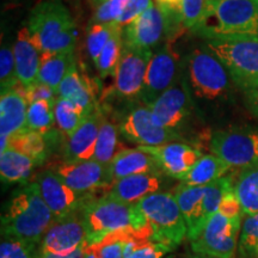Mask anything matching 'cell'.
<instances>
[{"instance_id": "6da1fadb", "label": "cell", "mask_w": 258, "mask_h": 258, "mask_svg": "<svg viewBox=\"0 0 258 258\" xmlns=\"http://www.w3.org/2000/svg\"><path fill=\"white\" fill-rule=\"evenodd\" d=\"M56 221L35 182L25 183L12 194L2 217V235L40 245Z\"/></svg>"}, {"instance_id": "7a4b0ae2", "label": "cell", "mask_w": 258, "mask_h": 258, "mask_svg": "<svg viewBox=\"0 0 258 258\" xmlns=\"http://www.w3.org/2000/svg\"><path fill=\"white\" fill-rule=\"evenodd\" d=\"M86 230V244L92 245L120 231H132L140 239H151L152 230L143 212L135 205H128L104 195L91 199L80 211Z\"/></svg>"}, {"instance_id": "3957f363", "label": "cell", "mask_w": 258, "mask_h": 258, "mask_svg": "<svg viewBox=\"0 0 258 258\" xmlns=\"http://www.w3.org/2000/svg\"><path fill=\"white\" fill-rule=\"evenodd\" d=\"M34 44L43 53L74 51L77 29L61 0H43L31 10L27 25Z\"/></svg>"}, {"instance_id": "277c9868", "label": "cell", "mask_w": 258, "mask_h": 258, "mask_svg": "<svg viewBox=\"0 0 258 258\" xmlns=\"http://www.w3.org/2000/svg\"><path fill=\"white\" fill-rule=\"evenodd\" d=\"M195 32L207 40H258V0H209L207 18Z\"/></svg>"}, {"instance_id": "5b68a950", "label": "cell", "mask_w": 258, "mask_h": 258, "mask_svg": "<svg viewBox=\"0 0 258 258\" xmlns=\"http://www.w3.org/2000/svg\"><path fill=\"white\" fill-rule=\"evenodd\" d=\"M137 206L152 230L151 239L176 250L186 238V225L173 192L159 191L147 196Z\"/></svg>"}, {"instance_id": "8992f818", "label": "cell", "mask_w": 258, "mask_h": 258, "mask_svg": "<svg viewBox=\"0 0 258 258\" xmlns=\"http://www.w3.org/2000/svg\"><path fill=\"white\" fill-rule=\"evenodd\" d=\"M206 47L221 61L233 82L244 91L258 88V40L215 38Z\"/></svg>"}, {"instance_id": "52a82bcc", "label": "cell", "mask_w": 258, "mask_h": 258, "mask_svg": "<svg viewBox=\"0 0 258 258\" xmlns=\"http://www.w3.org/2000/svg\"><path fill=\"white\" fill-rule=\"evenodd\" d=\"M243 214H230L221 209L215 213L196 240L191 241L195 253L209 258H232L239 243Z\"/></svg>"}, {"instance_id": "ba28073f", "label": "cell", "mask_w": 258, "mask_h": 258, "mask_svg": "<svg viewBox=\"0 0 258 258\" xmlns=\"http://www.w3.org/2000/svg\"><path fill=\"white\" fill-rule=\"evenodd\" d=\"M227 70L207 47H200L190 53L188 77L194 95L214 101L224 96L230 86Z\"/></svg>"}, {"instance_id": "9c48e42d", "label": "cell", "mask_w": 258, "mask_h": 258, "mask_svg": "<svg viewBox=\"0 0 258 258\" xmlns=\"http://www.w3.org/2000/svg\"><path fill=\"white\" fill-rule=\"evenodd\" d=\"M211 152L231 169L245 170L258 165V131L233 128L214 132L209 143Z\"/></svg>"}, {"instance_id": "30bf717a", "label": "cell", "mask_w": 258, "mask_h": 258, "mask_svg": "<svg viewBox=\"0 0 258 258\" xmlns=\"http://www.w3.org/2000/svg\"><path fill=\"white\" fill-rule=\"evenodd\" d=\"M118 131L125 140L139 146H159L177 143L182 135L176 131L159 127L154 123L147 105H138L132 109L121 120Z\"/></svg>"}, {"instance_id": "8fae6325", "label": "cell", "mask_w": 258, "mask_h": 258, "mask_svg": "<svg viewBox=\"0 0 258 258\" xmlns=\"http://www.w3.org/2000/svg\"><path fill=\"white\" fill-rule=\"evenodd\" d=\"M34 182L56 220L79 213L92 199L91 195H82L71 189L53 170L38 173Z\"/></svg>"}, {"instance_id": "7c38bea8", "label": "cell", "mask_w": 258, "mask_h": 258, "mask_svg": "<svg viewBox=\"0 0 258 258\" xmlns=\"http://www.w3.org/2000/svg\"><path fill=\"white\" fill-rule=\"evenodd\" d=\"M169 36V17L154 2L122 31L124 46L145 49H152Z\"/></svg>"}, {"instance_id": "4fadbf2b", "label": "cell", "mask_w": 258, "mask_h": 258, "mask_svg": "<svg viewBox=\"0 0 258 258\" xmlns=\"http://www.w3.org/2000/svg\"><path fill=\"white\" fill-rule=\"evenodd\" d=\"M76 192L91 195L92 191L102 188H110L112 180L108 166L96 160L66 161L51 169Z\"/></svg>"}, {"instance_id": "5bb4252c", "label": "cell", "mask_w": 258, "mask_h": 258, "mask_svg": "<svg viewBox=\"0 0 258 258\" xmlns=\"http://www.w3.org/2000/svg\"><path fill=\"white\" fill-rule=\"evenodd\" d=\"M152 55V49L127 47L123 44L114 76L115 89L118 95L125 98L140 96Z\"/></svg>"}, {"instance_id": "9a60e30c", "label": "cell", "mask_w": 258, "mask_h": 258, "mask_svg": "<svg viewBox=\"0 0 258 258\" xmlns=\"http://www.w3.org/2000/svg\"><path fill=\"white\" fill-rule=\"evenodd\" d=\"M190 105L191 103L185 84L176 82L147 108L157 125L177 132L189 118L191 111Z\"/></svg>"}, {"instance_id": "2e32d148", "label": "cell", "mask_w": 258, "mask_h": 258, "mask_svg": "<svg viewBox=\"0 0 258 258\" xmlns=\"http://www.w3.org/2000/svg\"><path fill=\"white\" fill-rule=\"evenodd\" d=\"M177 76V60L170 46L154 51L145 76L140 101L150 105L175 84Z\"/></svg>"}, {"instance_id": "e0dca14e", "label": "cell", "mask_w": 258, "mask_h": 258, "mask_svg": "<svg viewBox=\"0 0 258 258\" xmlns=\"http://www.w3.org/2000/svg\"><path fill=\"white\" fill-rule=\"evenodd\" d=\"M85 244L86 230L79 212L54 222L44 234L40 250L59 256H69Z\"/></svg>"}, {"instance_id": "ac0fdd59", "label": "cell", "mask_w": 258, "mask_h": 258, "mask_svg": "<svg viewBox=\"0 0 258 258\" xmlns=\"http://www.w3.org/2000/svg\"><path fill=\"white\" fill-rule=\"evenodd\" d=\"M156 159L161 172L182 180L203 154L198 148L184 143H170L159 146H139Z\"/></svg>"}, {"instance_id": "d6986e66", "label": "cell", "mask_w": 258, "mask_h": 258, "mask_svg": "<svg viewBox=\"0 0 258 258\" xmlns=\"http://www.w3.org/2000/svg\"><path fill=\"white\" fill-rule=\"evenodd\" d=\"M23 85L18 83L14 90L0 97V139L2 151L9 146V140L27 129L28 102L22 93Z\"/></svg>"}, {"instance_id": "ffe728a7", "label": "cell", "mask_w": 258, "mask_h": 258, "mask_svg": "<svg viewBox=\"0 0 258 258\" xmlns=\"http://www.w3.org/2000/svg\"><path fill=\"white\" fill-rule=\"evenodd\" d=\"M163 172H147L116 180L105 196L128 205H135L152 194L159 192L164 184Z\"/></svg>"}, {"instance_id": "44dd1931", "label": "cell", "mask_w": 258, "mask_h": 258, "mask_svg": "<svg viewBox=\"0 0 258 258\" xmlns=\"http://www.w3.org/2000/svg\"><path fill=\"white\" fill-rule=\"evenodd\" d=\"M102 118L101 110L96 109L89 116H86L83 123L73 134L67 137L63 147L64 160L83 161L93 159Z\"/></svg>"}, {"instance_id": "7402d4cb", "label": "cell", "mask_w": 258, "mask_h": 258, "mask_svg": "<svg viewBox=\"0 0 258 258\" xmlns=\"http://www.w3.org/2000/svg\"><path fill=\"white\" fill-rule=\"evenodd\" d=\"M173 195L185 221L186 238L191 243L198 239L208 222L203 203L205 190L203 186H190L180 183Z\"/></svg>"}, {"instance_id": "603a6c76", "label": "cell", "mask_w": 258, "mask_h": 258, "mask_svg": "<svg viewBox=\"0 0 258 258\" xmlns=\"http://www.w3.org/2000/svg\"><path fill=\"white\" fill-rule=\"evenodd\" d=\"M12 50L18 82L25 88L36 84L40 71L41 53L32 42L27 27H23L18 31Z\"/></svg>"}, {"instance_id": "cb8c5ba5", "label": "cell", "mask_w": 258, "mask_h": 258, "mask_svg": "<svg viewBox=\"0 0 258 258\" xmlns=\"http://www.w3.org/2000/svg\"><path fill=\"white\" fill-rule=\"evenodd\" d=\"M153 0H106L96 8L90 23L116 24L125 28L152 5Z\"/></svg>"}, {"instance_id": "d4e9b609", "label": "cell", "mask_w": 258, "mask_h": 258, "mask_svg": "<svg viewBox=\"0 0 258 258\" xmlns=\"http://www.w3.org/2000/svg\"><path fill=\"white\" fill-rule=\"evenodd\" d=\"M112 183L125 177L147 172H161L154 158L140 147L118 151L108 165Z\"/></svg>"}, {"instance_id": "484cf974", "label": "cell", "mask_w": 258, "mask_h": 258, "mask_svg": "<svg viewBox=\"0 0 258 258\" xmlns=\"http://www.w3.org/2000/svg\"><path fill=\"white\" fill-rule=\"evenodd\" d=\"M56 96L59 98L69 99L80 106L86 112V115H90L97 109L95 93L90 88L88 80L79 73L76 62L72 64L69 73L57 88Z\"/></svg>"}, {"instance_id": "4316f807", "label": "cell", "mask_w": 258, "mask_h": 258, "mask_svg": "<svg viewBox=\"0 0 258 258\" xmlns=\"http://www.w3.org/2000/svg\"><path fill=\"white\" fill-rule=\"evenodd\" d=\"M74 62V51L41 54L37 83L43 84L56 93L57 88Z\"/></svg>"}, {"instance_id": "83f0119b", "label": "cell", "mask_w": 258, "mask_h": 258, "mask_svg": "<svg viewBox=\"0 0 258 258\" xmlns=\"http://www.w3.org/2000/svg\"><path fill=\"white\" fill-rule=\"evenodd\" d=\"M36 165L30 157L14 148L8 147L4 151H0V175L3 182L8 184H25Z\"/></svg>"}, {"instance_id": "f1b7e54d", "label": "cell", "mask_w": 258, "mask_h": 258, "mask_svg": "<svg viewBox=\"0 0 258 258\" xmlns=\"http://www.w3.org/2000/svg\"><path fill=\"white\" fill-rule=\"evenodd\" d=\"M230 170L231 167L215 154H203L180 183L190 186H205L226 176Z\"/></svg>"}, {"instance_id": "f546056e", "label": "cell", "mask_w": 258, "mask_h": 258, "mask_svg": "<svg viewBox=\"0 0 258 258\" xmlns=\"http://www.w3.org/2000/svg\"><path fill=\"white\" fill-rule=\"evenodd\" d=\"M233 191L246 217L258 213V165L238 173L233 182Z\"/></svg>"}, {"instance_id": "4dcf8cb0", "label": "cell", "mask_w": 258, "mask_h": 258, "mask_svg": "<svg viewBox=\"0 0 258 258\" xmlns=\"http://www.w3.org/2000/svg\"><path fill=\"white\" fill-rule=\"evenodd\" d=\"M132 239L140 238L132 231L115 232L99 243L86 245L84 258H124L125 246Z\"/></svg>"}, {"instance_id": "1f68e13d", "label": "cell", "mask_w": 258, "mask_h": 258, "mask_svg": "<svg viewBox=\"0 0 258 258\" xmlns=\"http://www.w3.org/2000/svg\"><path fill=\"white\" fill-rule=\"evenodd\" d=\"M10 148L24 153L25 156L30 157L37 165L46 160L48 154V140L47 137L37 132L27 131L12 137L9 140Z\"/></svg>"}, {"instance_id": "d6a6232c", "label": "cell", "mask_w": 258, "mask_h": 258, "mask_svg": "<svg viewBox=\"0 0 258 258\" xmlns=\"http://www.w3.org/2000/svg\"><path fill=\"white\" fill-rule=\"evenodd\" d=\"M118 132L120 131H118L117 125L103 116L93 160L98 161L105 166L111 163L112 158L118 152Z\"/></svg>"}, {"instance_id": "836d02e7", "label": "cell", "mask_w": 258, "mask_h": 258, "mask_svg": "<svg viewBox=\"0 0 258 258\" xmlns=\"http://www.w3.org/2000/svg\"><path fill=\"white\" fill-rule=\"evenodd\" d=\"M86 112L80 106L74 104L69 99L59 98L57 97L55 104H54V117L55 124L60 132L70 137L78 129L83 121L85 120Z\"/></svg>"}, {"instance_id": "e575fe53", "label": "cell", "mask_w": 258, "mask_h": 258, "mask_svg": "<svg viewBox=\"0 0 258 258\" xmlns=\"http://www.w3.org/2000/svg\"><path fill=\"white\" fill-rule=\"evenodd\" d=\"M55 102L37 101L28 105L27 131L37 132L44 137L51 134V129L55 124L54 117Z\"/></svg>"}, {"instance_id": "d590c367", "label": "cell", "mask_w": 258, "mask_h": 258, "mask_svg": "<svg viewBox=\"0 0 258 258\" xmlns=\"http://www.w3.org/2000/svg\"><path fill=\"white\" fill-rule=\"evenodd\" d=\"M122 31L123 29L120 28L112 35L110 41L106 43L104 49L102 50L98 60L95 62V66L103 78L106 77H114L116 67L122 55L123 50V38H122Z\"/></svg>"}, {"instance_id": "8d00e7d4", "label": "cell", "mask_w": 258, "mask_h": 258, "mask_svg": "<svg viewBox=\"0 0 258 258\" xmlns=\"http://www.w3.org/2000/svg\"><path fill=\"white\" fill-rule=\"evenodd\" d=\"M233 182L232 176L226 175L203 186V190H205L203 203H205L206 217L208 221L219 211L225 196L233 190Z\"/></svg>"}, {"instance_id": "74e56055", "label": "cell", "mask_w": 258, "mask_h": 258, "mask_svg": "<svg viewBox=\"0 0 258 258\" xmlns=\"http://www.w3.org/2000/svg\"><path fill=\"white\" fill-rule=\"evenodd\" d=\"M121 27L116 24H103V23H90L86 34V48L93 63L98 60L102 50L104 49L112 35ZM123 29V28H122Z\"/></svg>"}, {"instance_id": "f35d334b", "label": "cell", "mask_w": 258, "mask_h": 258, "mask_svg": "<svg viewBox=\"0 0 258 258\" xmlns=\"http://www.w3.org/2000/svg\"><path fill=\"white\" fill-rule=\"evenodd\" d=\"M238 249L241 258H258V213L245 218Z\"/></svg>"}, {"instance_id": "ab89813d", "label": "cell", "mask_w": 258, "mask_h": 258, "mask_svg": "<svg viewBox=\"0 0 258 258\" xmlns=\"http://www.w3.org/2000/svg\"><path fill=\"white\" fill-rule=\"evenodd\" d=\"M171 251L169 246L152 239H132L125 246L124 258H163Z\"/></svg>"}, {"instance_id": "60d3db41", "label": "cell", "mask_w": 258, "mask_h": 258, "mask_svg": "<svg viewBox=\"0 0 258 258\" xmlns=\"http://www.w3.org/2000/svg\"><path fill=\"white\" fill-rule=\"evenodd\" d=\"M208 6L209 0H183L182 19L184 28L194 32L198 30L207 18Z\"/></svg>"}, {"instance_id": "b9f144b4", "label": "cell", "mask_w": 258, "mask_h": 258, "mask_svg": "<svg viewBox=\"0 0 258 258\" xmlns=\"http://www.w3.org/2000/svg\"><path fill=\"white\" fill-rule=\"evenodd\" d=\"M38 247L40 245L2 235L0 258H37Z\"/></svg>"}, {"instance_id": "7bdbcfd3", "label": "cell", "mask_w": 258, "mask_h": 258, "mask_svg": "<svg viewBox=\"0 0 258 258\" xmlns=\"http://www.w3.org/2000/svg\"><path fill=\"white\" fill-rule=\"evenodd\" d=\"M18 83L17 74H16L14 50L6 44H3L2 50H0V88H2V93L14 90Z\"/></svg>"}, {"instance_id": "ee69618b", "label": "cell", "mask_w": 258, "mask_h": 258, "mask_svg": "<svg viewBox=\"0 0 258 258\" xmlns=\"http://www.w3.org/2000/svg\"><path fill=\"white\" fill-rule=\"evenodd\" d=\"M22 93H23L24 98L27 99L28 104L37 102V101L55 102L57 98L56 93L54 90H51L50 88H48V86L40 83L34 84V85L29 86V88L23 86V89H22Z\"/></svg>"}, {"instance_id": "f6af8a7d", "label": "cell", "mask_w": 258, "mask_h": 258, "mask_svg": "<svg viewBox=\"0 0 258 258\" xmlns=\"http://www.w3.org/2000/svg\"><path fill=\"white\" fill-rule=\"evenodd\" d=\"M182 2L183 0H156L157 5L167 12L182 15Z\"/></svg>"}, {"instance_id": "bcb514c9", "label": "cell", "mask_w": 258, "mask_h": 258, "mask_svg": "<svg viewBox=\"0 0 258 258\" xmlns=\"http://www.w3.org/2000/svg\"><path fill=\"white\" fill-rule=\"evenodd\" d=\"M86 245H88V244H85V245H83V246H80L78 250L74 251L73 253L69 254V256H59V254L48 253V252H44V251L40 250V247H38L37 258H84V254H85Z\"/></svg>"}, {"instance_id": "7dc6e473", "label": "cell", "mask_w": 258, "mask_h": 258, "mask_svg": "<svg viewBox=\"0 0 258 258\" xmlns=\"http://www.w3.org/2000/svg\"><path fill=\"white\" fill-rule=\"evenodd\" d=\"M245 95H246L247 105H249L250 110L258 117V88L247 90L245 91Z\"/></svg>"}, {"instance_id": "c3c4849f", "label": "cell", "mask_w": 258, "mask_h": 258, "mask_svg": "<svg viewBox=\"0 0 258 258\" xmlns=\"http://www.w3.org/2000/svg\"><path fill=\"white\" fill-rule=\"evenodd\" d=\"M91 2H92L93 5H96L97 8H98L99 5L103 4V3H104V2H106V0H91Z\"/></svg>"}, {"instance_id": "681fc988", "label": "cell", "mask_w": 258, "mask_h": 258, "mask_svg": "<svg viewBox=\"0 0 258 258\" xmlns=\"http://www.w3.org/2000/svg\"><path fill=\"white\" fill-rule=\"evenodd\" d=\"M194 258H209V257H194Z\"/></svg>"}, {"instance_id": "f907efd6", "label": "cell", "mask_w": 258, "mask_h": 258, "mask_svg": "<svg viewBox=\"0 0 258 258\" xmlns=\"http://www.w3.org/2000/svg\"><path fill=\"white\" fill-rule=\"evenodd\" d=\"M167 258H172V257H167Z\"/></svg>"}]
</instances>
